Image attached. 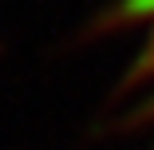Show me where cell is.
<instances>
[{
  "instance_id": "obj_1",
  "label": "cell",
  "mask_w": 154,
  "mask_h": 150,
  "mask_svg": "<svg viewBox=\"0 0 154 150\" xmlns=\"http://www.w3.org/2000/svg\"><path fill=\"white\" fill-rule=\"evenodd\" d=\"M127 24H146V40L131 63V75L119 87V99L127 103L119 127H142L154 123V0H119L107 8L103 28H127Z\"/></svg>"
}]
</instances>
